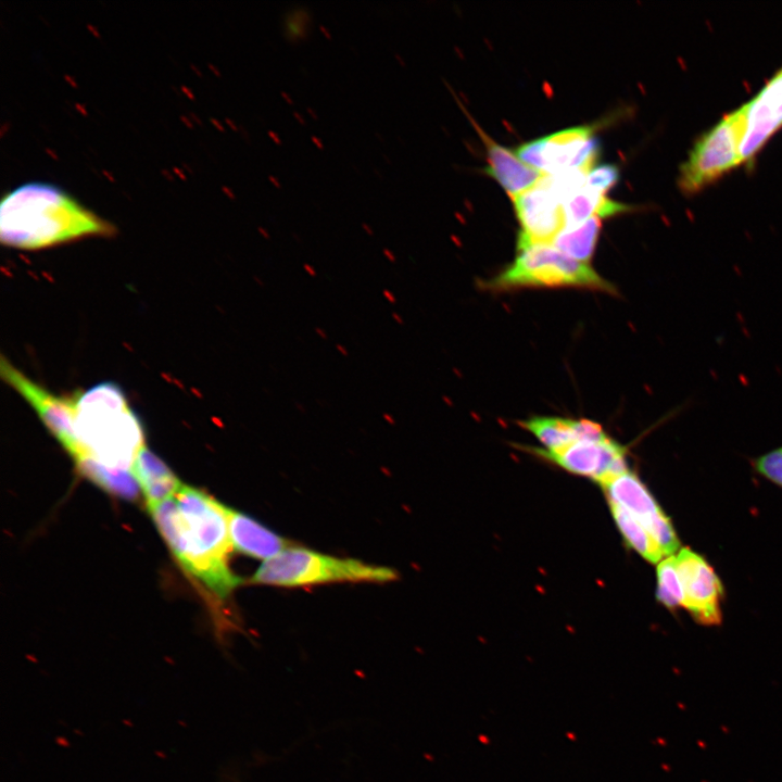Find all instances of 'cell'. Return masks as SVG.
Listing matches in <instances>:
<instances>
[{"label": "cell", "mask_w": 782, "mask_h": 782, "mask_svg": "<svg viewBox=\"0 0 782 782\" xmlns=\"http://www.w3.org/2000/svg\"><path fill=\"white\" fill-rule=\"evenodd\" d=\"M280 96L282 97V99H283L288 104H290V105L293 104V99L290 97L289 93H287L286 91H281V92H280Z\"/></svg>", "instance_id": "cell-32"}, {"label": "cell", "mask_w": 782, "mask_h": 782, "mask_svg": "<svg viewBox=\"0 0 782 782\" xmlns=\"http://www.w3.org/2000/svg\"><path fill=\"white\" fill-rule=\"evenodd\" d=\"M619 180V168L615 164L593 166L586 174L585 185L601 193H606Z\"/></svg>", "instance_id": "cell-24"}, {"label": "cell", "mask_w": 782, "mask_h": 782, "mask_svg": "<svg viewBox=\"0 0 782 782\" xmlns=\"http://www.w3.org/2000/svg\"><path fill=\"white\" fill-rule=\"evenodd\" d=\"M754 467L757 472L782 487V447L756 458Z\"/></svg>", "instance_id": "cell-25"}, {"label": "cell", "mask_w": 782, "mask_h": 782, "mask_svg": "<svg viewBox=\"0 0 782 782\" xmlns=\"http://www.w3.org/2000/svg\"><path fill=\"white\" fill-rule=\"evenodd\" d=\"M75 398L76 432L88 456L111 468L131 469L144 433L122 389L101 382Z\"/></svg>", "instance_id": "cell-3"}, {"label": "cell", "mask_w": 782, "mask_h": 782, "mask_svg": "<svg viewBox=\"0 0 782 782\" xmlns=\"http://www.w3.org/2000/svg\"><path fill=\"white\" fill-rule=\"evenodd\" d=\"M0 373L2 379L35 409L45 426L74 461L88 455L76 432L75 396L62 398L53 394L25 376L4 356L0 360Z\"/></svg>", "instance_id": "cell-8"}, {"label": "cell", "mask_w": 782, "mask_h": 782, "mask_svg": "<svg viewBox=\"0 0 782 782\" xmlns=\"http://www.w3.org/2000/svg\"><path fill=\"white\" fill-rule=\"evenodd\" d=\"M306 112H307L315 121L318 119V115H317V113H316V111H315L314 109L307 106V108H306Z\"/></svg>", "instance_id": "cell-39"}, {"label": "cell", "mask_w": 782, "mask_h": 782, "mask_svg": "<svg viewBox=\"0 0 782 782\" xmlns=\"http://www.w3.org/2000/svg\"><path fill=\"white\" fill-rule=\"evenodd\" d=\"M319 30L323 33V35L325 36V38L331 39V34L329 33V30H328L324 25H319Z\"/></svg>", "instance_id": "cell-36"}, {"label": "cell", "mask_w": 782, "mask_h": 782, "mask_svg": "<svg viewBox=\"0 0 782 782\" xmlns=\"http://www.w3.org/2000/svg\"><path fill=\"white\" fill-rule=\"evenodd\" d=\"M268 136L273 140V142H275L276 144L280 146L282 143V141L277 133L269 130Z\"/></svg>", "instance_id": "cell-29"}, {"label": "cell", "mask_w": 782, "mask_h": 782, "mask_svg": "<svg viewBox=\"0 0 782 782\" xmlns=\"http://www.w3.org/2000/svg\"><path fill=\"white\" fill-rule=\"evenodd\" d=\"M656 596L669 609L683 606V591L676 567L674 555L658 563Z\"/></svg>", "instance_id": "cell-22"}, {"label": "cell", "mask_w": 782, "mask_h": 782, "mask_svg": "<svg viewBox=\"0 0 782 782\" xmlns=\"http://www.w3.org/2000/svg\"><path fill=\"white\" fill-rule=\"evenodd\" d=\"M268 180H269V182H272V185L275 186L276 188H281V184H280L279 179H278L276 176L269 175V176H268Z\"/></svg>", "instance_id": "cell-31"}, {"label": "cell", "mask_w": 782, "mask_h": 782, "mask_svg": "<svg viewBox=\"0 0 782 782\" xmlns=\"http://www.w3.org/2000/svg\"><path fill=\"white\" fill-rule=\"evenodd\" d=\"M600 230L601 218L593 216L578 226L563 228L551 243L565 255L588 264L594 253Z\"/></svg>", "instance_id": "cell-20"}, {"label": "cell", "mask_w": 782, "mask_h": 782, "mask_svg": "<svg viewBox=\"0 0 782 782\" xmlns=\"http://www.w3.org/2000/svg\"><path fill=\"white\" fill-rule=\"evenodd\" d=\"M609 507L627 544L647 562L659 563L665 555L652 534L620 505L609 502Z\"/></svg>", "instance_id": "cell-21"}, {"label": "cell", "mask_w": 782, "mask_h": 782, "mask_svg": "<svg viewBox=\"0 0 782 782\" xmlns=\"http://www.w3.org/2000/svg\"><path fill=\"white\" fill-rule=\"evenodd\" d=\"M745 106L742 164L748 162L782 127V67Z\"/></svg>", "instance_id": "cell-13"}, {"label": "cell", "mask_w": 782, "mask_h": 782, "mask_svg": "<svg viewBox=\"0 0 782 782\" xmlns=\"http://www.w3.org/2000/svg\"><path fill=\"white\" fill-rule=\"evenodd\" d=\"M394 58L396 59V61H398L402 66H405V65H406V62H405L404 58H403L401 54H399V52H395V53H394Z\"/></svg>", "instance_id": "cell-38"}, {"label": "cell", "mask_w": 782, "mask_h": 782, "mask_svg": "<svg viewBox=\"0 0 782 782\" xmlns=\"http://www.w3.org/2000/svg\"><path fill=\"white\" fill-rule=\"evenodd\" d=\"M674 559L684 597L682 607L701 625H720L723 589L712 567L689 547L681 548Z\"/></svg>", "instance_id": "cell-10"}, {"label": "cell", "mask_w": 782, "mask_h": 782, "mask_svg": "<svg viewBox=\"0 0 782 782\" xmlns=\"http://www.w3.org/2000/svg\"><path fill=\"white\" fill-rule=\"evenodd\" d=\"M608 499L627 509L655 539L665 556L674 554L680 542L670 519L632 472L627 471L601 485Z\"/></svg>", "instance_id": "cell-9"}, {"label": "cell", "mask_w": 782, "mask_h": 782, "mask_svg": "<svg viewBox=\"0 0 782 782\" xmlns=\"http://www.w3.org/2000/svg\"><path fill=\"white\" fill-rule=\"evenodd\" d=\"M303 269H304V272H305L307 275H310L311 277H315V276L317 275L316 269H315L312 265H310V264H307V263H304V264H303Z\"/></svg>", "instance_id": "cell-28"}, {"label": "cell", "mask_w": 782, "mask_h": 782, "mask_svg": "<svg viewBox=\"0 0 782 782\" xmlns=\"http://www.w3.org/2000/svg\"><path fill=\"white\" fill-rule=\"evenodd\" d=\"M521 226L519 237L533 242H552L564 228L563 202L541 179L512 198Z\"/></svg>", "instance_id": "cell-12"}, {"label": "cell", "mask_w": 782, "mask_h": 782, "mask_svg": "<svg viewBox=\"0 0 782 782\" xmlns=\"http://www.w3.org/2000/svg\"><path fill=\"white\" fill-rule=\"evenodd\" d=\"M148 508L184 569L217 598L226 600L242 581L228 564L234 550L228 507L182 484L173 496Z\"/></svg>", "instance_id": "cell-1"}, {"label": "cell", "mask_w": 782, "mask_h": 782, "mask_svg": "<svg viewBox=\"0 0 782 782\" xmlns=\"http://www.w3.org/2000/svg\"><path fill=\"white\" fill-rule=\"evenodd\" d=\"M562 468L593 479L601 485L627 472L626 449L609 437L603 441H578L559 452L531 449Z\"/></svg>", "instance_id": "cell-11"}, {"label": "cell", "mask_w": 782, "mask_h": 782, "mask_svg": "<svg viewBox=\"0 0 782 782\" xmlns=\"http://www.w3.org/2000/svg\"><path fill=\"white\" fill-rule=\"evenodd\" d=\"M75 462L81 475L109 493L130 501L138 497L139 490L133 472L104 466L88 455Z\"/></svg>", "instance_id": "cell-18"}, {"label": "cell", "mask_w": 782, "mask_h": 782, "mask_svg": "<svg viewBox=\"0 0 782 782\" xmlns=\"http://www.w3.org/2000/svg\"><path fill=\"white\" fill-rule=\"evenodd\" d=\"M362 228L366 231L368 236H373L374 231L371 227L365 223L362 224Z\"/></svg>", "instance_id": "cell-40"}, {"label": "cell", "mask_w": 782, "mask_h": 782, "mask_svg": "<svg viewBox=\"0 0 782 782\" xmlns=\"http://www.w3.org/2000/svg\"><path fill=\"white\" fill-rule=\"evenodd\" d=\"M228 526L232 548L241 554L267 560L290 546L285 538L229 507Z\"/></svg>", "instance_id": "cell-15"}, {"label": "cell", "mask_w": 782, "mask_h": 782, "mask_svg": "<svg viewBox=\"0 0 782 782\" xmlns=\"http://www.w3.org/2000/svg\"><path fill=\"white\" fill-rule=\"evenodd\" d=\"M382 254H383V255L387 257V260L390 261L391 263H394V262L396 261V257H395L394 253H393L391 250L387 249V248H384V249L382 250Z\"/></svg>", "instance_id": "cell-27"}, {"label": "cell", "mask_w": 782, "mask_h": 782, "mask_svg": "<svg viewBox=\"0 0 782 782\" xmlns=\"http://www.w3.org/2000/svg\"><path fill=\"white\" fill-rule=\"evenodd\" d=\"M113 232L112 224L54 185L24 184L0 204V240L12 248L38 250Z\"/></svg>", "instance_id": "cell-2"}, {"label": "cell", "mask_w": 782, "mask_h": 782, "mask_svg": "<svg viewBox=\"0 0 782 782\" xmlns=\"http://www.w3.org/2000/svg\"><path fill=\"white\" fill-rule=\"evenodd\" d=\"M487 149V175L494 178L510 198L534 186L543 174L524 163L508 148L490 138L469 116Z\"/></svg>", "instance_id": "cell-14"}, {"label": "cell", "mask_w": 782, "mask_h": 782, "mask_svg": "<svg viewBox=\"0 0 782 782\" xmlns=\"http://www.w3.org/2000/svg\"><path fill=\"white\" fill-rule=\"evenodd\" d=\"M745 116L743 105L698 138L679 169L678 186L681 191L695 193L742 164Z\"/></svg>", "instance_id": "cell-6"}, {"label": "cell", "mask_w": 782, "mask_h": 782, "mask_svg": "<svg viewBox=\"0 0 782 782\" xmlns=\"http://www.w3.org/2000/svg\"><path fill=\"white\" fill-rule=\"evenodd\" d=\"M223 782H240V781L237 780V779H236L235 777H232V775L229 777L228 774H226Z\"/></svg>", "instance_id": "cell-42"}, {"label": "cell", "mask_w": 782, "mask_h": 782, "mask_svg": "<svg viewBox=\"0 0 782 782\" xmlns=\"http://www.w3.org/2000/svg\"><path fill=\"white\" fill-rule=\"evenodd\" d=\"M398 572L352 558H338L305 547L289 546L264 560L251 583L276 586H303L331 582H387Z\"/></svg>", "instance_id": "cell-4"}, {"label": "cell", "mask_w": 782, "mask_h": 782, "mask_svg": "<svg viewBox=\"0 0 782 782\" xmlns=\"http://www.w3.org/2000/svg\"><path fill=\"white\" fill-rule=\"evenodd\" d=\"M293 116H294V118H295L301 125H305V124H306L304 117H303L299 112L294 111V112H293Z\"/></svg>", "instance_id": "cell-35"}, {"label": "cell", "mask_w": 782, "mask_h": 782, "mask_svg": "<svg viewBox=\"0 0 782 782\" xmlns=\"http://www.w3.org/2000/svg\"><path fill=\"white\" fill-rule=\"evenodd\" d=\"M631 210L632 206L610 200L585 185L563 203L564 228L578 226L593 216L604 218Z\"/></svg>", "instance_id": "cell-17"}, {"label": "cell", "mask_w": 782, "mask_h": 782, "mask_svg": "<svg viewBox=\"0 0 782 782\" xmlns=\"http://www.w3.org/2000/svg\"><path fill=\"white\" fill-rule=\"evenodd\" d=\"M383 418H384L386 420H388L389 422H392V424L394 422L393 417H392L391 415H389V414H383Z\"/></svg>", "instance_id": "cell-43"}, {"label": "cell", "mask_w": 782, "mask_h": 782, "mask_svg": "<svg viewBox=\"0 0 782 782\" xmlns=\"http://www.w3.org/2000/svg\"><path fill=\"white\" fill-rule=\"evenodd\" d=\"M311 140H312V142H313L318 149H320V150L324 149V143H323V140H321L320 138H318V137H316V136H312V137H311Z\"/></svg>", "instance_id": "cell-30"}, {"label": "cell", "mask_w": 782, "mask_h": 782, "mask_svg": "<svg viewBox=\"0 0 782 782\" xmlns=\"http://www.w3.org/2000/svg\"><path fill=\"white\" fill-rule=\"evenodd\" d=\"M130 470L148 506L173 496L182 485L171 468L146 445L138 453Z\"/></svg>", "instance_id": "cell-16"}, {"label": "cell", "mask_w": 782, "mask_h": 782, "mask_svg": "<svg viewBox=\"0 0 782 782\" xmlns=\"http://www.w3.org/2000/svg\"><path fill=\"white\" fill-rule=\"evenodd\" d=\"M312 16L307 8L297 7L286 12L282 21L283 36L289 42L305 40L311 30Z\"/></svg>", "instance_id": "cell-23"}, {"label": "cell", "mask_w": 782, "mask_h": 782, "mask_svg": "<svg viewBox=\"0 0 782 782\" xmlns=\"http://www.w3.org/2000/svg\"><path fill=\"white\" fill-rule=\"evenodd\" d=\"M258 231L265 239L270 238V235L263 227H258Z\"/></svg>", "instance_id": "cell-41"}, {"label": "cell", "mask_w": 782, "mask_h": 782, "mask_svg": "<svg viewBox=\"0 0 782 782\" xmlns=\"http://www.w3.org/2000/svg\"><path fill=\"white\" fill-rule=\"evenodd\" d=\"M600 150L593 126L581 125L528 141L515 152L530 167L551 175L570 169L589 172Z\"/></svg>", "instance_id": "cell-7"}, {"label": "cell", "mask_w": 782, "mask_h": 782, "mask_svg": "<svg viewBox=\"0 0 782 782\" xmlns=\"http://www.w3.org/2000/svg\"><path fill=\"white\" fill-rule=\"evenodd\" d=\"M336 349H337V351H338L340 354H342L343 356H348V355H349L348 349H346L345 346H343L342 344H336Z\"/></svg>", "instance_id": "cell-33"}, {"label": "cell", "mask_w": 782, "mask_h": 782, "mask_svg": "<svg viewBox=\"0 0 782 782\" xmlns=\"http://www.w3.org/2000/svg\"><path fill=\"white\" fill-rule=\"evenodd\" d=\"M547 452H559L579 441V420L563 417L534 416L520 422Z\"/></svg>", "instance_id": "cell-19"}, {"label": "cell", "mask_w": 782, "mask_h": 782, "mask_svg": "<svg viewBox=\"0 0 782 782\" xmlns=\"http://www.w3.org/2000/svg\"><path fill=\"white\" fill-rule=\"evenodd\" d=\"M382 295L389 303H391V304L396 303V298H395L394 293L392 291H390L389 289H383Z\"/></svg>", "instance_id": "cell-26"}, {"label": "cell", "mask_w": 782, "mask_h": 782, "mask_svg": "<svg viewBox=\"0 0 782 782\" xmlns=\"http://www.w3.org/2000/svg\"><path fill=\"white\" fill-rule=\"evenodd\" d=\"M315 332L317 336H319L324 340H326L328 338L326 331L323 328L316 327Z\"/></svg>", "instance_id": "cell-34"}, {"label": "cell", "mask_w": 782, "mask_h": 782, "mask_svg": "<svg viewBox=\"0 0 782 782\" xmlns=\"http://www.w3.org/2000/svg\"><path fill=\"white\" fill-rule=\"evenodd\" d=\"M392 318H393L398 324H400V325H403V324H404V320H403L402 316H401L399 313L393 312V313H392Z\"/></svg>", "instance_id": "cell-37"}, {"label": "cell", "mask_w": 782, "mask_h": 782, "mask_svg": "<svg viewBox=\"0 0 782 782\" xmlns=\"http://www.w3.org/2000/svg\"><path fill=\"white\" fill-rule=\"evenodd\" d=\"M517 256L487 286L493 290L526 287H578L616 293L589 264L578 262L551 242H533L518 237Z\"/></svg>", "instance_id": "cell-5"}]
</instances>
